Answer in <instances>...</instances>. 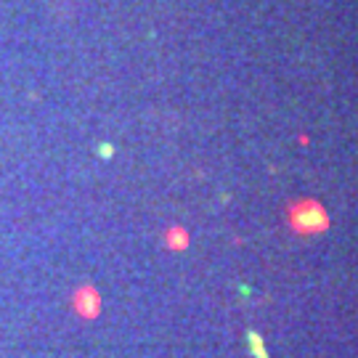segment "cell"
<instances>
[{"label": "cell", "mask_w": 358, "mask_h": 358, "mask_svg": "<svg viewBox=\"0 0 358 358\" xmlns=\"http://www.w3.org/2000/svg\"><path fill=\"white\" fill-rule=\"evenodd\" d=\"M101 157H111V146H101Z\"/></svg>", "instance_id": "7a4b0ae2"}, {"label": "cell", "mask_w": 358, "mask_h": 358, "mask_svg": "<svg viewBox=\"0 0 358 358\" xmlns=\"http://www.w3.org/2000/svg\"><path fill=\"white\" fill-rule=\"evenodd\" d=\"M250 340H252V347H255V353H258L260 358H266V350H263V342L258 340V334H250Z\"/></svg>", "instance_id": "6da1fadb"}]
</instances>
